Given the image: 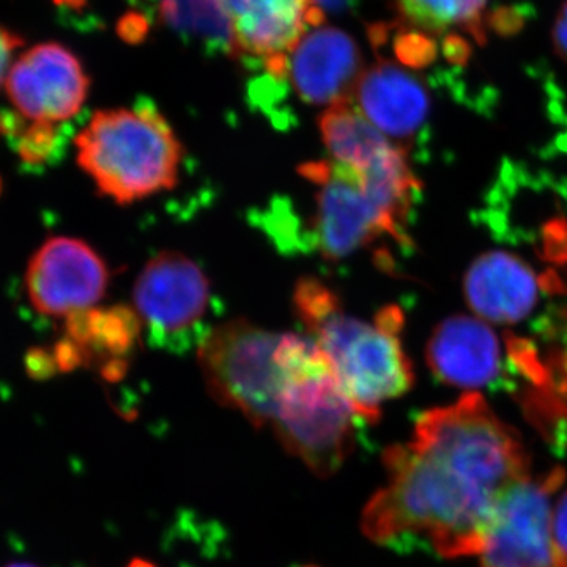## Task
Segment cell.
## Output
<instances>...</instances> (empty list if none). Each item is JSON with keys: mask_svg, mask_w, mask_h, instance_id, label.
<instances>
[{"mask_svg": "<svg viewBox=\"0 0 567 567\" xmlns=\"http://www.w3.org/2000/svg\"><path fill=\"white\" fill-rule=\"evenodd\" d=\"M383 465L388 484L364 507V535L379 544L417 536L447 558L480 555L499 503L532 476L517 432L477 393L423 413Z\"/></svg>", "mask_w": 567, "mask_h": 567, "instance_id": "obj_1", "label": "cell"}, {"mask_svg": "<svg viewBox=\"0 0 567 567\" xmlns=\"http://www.w3.org/2000/svg\"><path fill=\"white\" fill-rule=\"evenodd\" d=\"M293 306L358 415L364 423H377L380 405L404 394L413 383L412 364L399 336L402 312L390 306L374 323L363 322L346 315L338 295L315 278L298 281Z\"/></svg>", "mask_w": 567, "mask_h": 567, "instance_id": "obj_2", "label": "cell"}, {"mask_svg": "<svg viewBox=\"0 0 567 567\" xmlns=\"http://www.w3.org/2000/svg\"><path fill=\"white\" fill-rule=\"evenodd\" d=\"M74 144L81 169L114 203H137L177 185L183 147L152 103L96 112Z\"/></svg>", "mask_w": 567, "mask_h": 567, "instance_id": "obj_3", "label": "cell"}, {"mask_svg": "<svg viewBox=\"0 0 567 567\" xmlns=\"http://www.w3.org/2000/svg\"><path fill=\"white\" fill-rule=\"evenodd\" d=\"M282 358L289 382L274 423L276 434L316 475H333L352 453L354 423L363 420L311 336L286 334Z\"/></svg>", "mask_w": 567, "mask_h": 567, "instance_id": "obj_4", "label": "cell"}, {"mask_svg": "<svg viewBox=\"0 0 567 567\" xmlns=\"http://www.w3.org/2000/svg\"><path fill=\"white\" fill-rule=\"evenodd\" d=\"M284 334L235 319L208 331L199 344L205 385L219 404L244 413L256 427L274 424L289 374Z\"/></svg>", "mask_w": 567, "mask_h": 567, "instance_id": "obj_5", "label": "cell"}, {"mask_svg": "<svg viewBox=\"0 0 567 567\" xmlns=\"http://www.w3.org/2000/svg\"><path fill=\"white\" fill-rule=\"evenodd\" d=\"M563 481L565 472L554 468L507 492L481 548V567H567L555 537L551 503Z\"/></svg>", "mask_w": 567, "mask_h": 567, "instance_id": "obj_6", "label": "cell"}, {"mask_svg": "<svg viewBox=\"0 0 567 567\" xmlns=\"http://www.w3.org/2000/svg\"><path fill=\"white\" fill-rule=\"evenodd\" d=\"M300 174L317 188L311 229L324 259H346L383 235L404 240V230L388 218L350 167L327 159L303 164Z\"/></svg>", "mask_w": 567, "mask_h": 567, "instance_id": "obj_7", "label": "cell"}, {"mask_svg": "<svg viewBox=\"0 0 567 567\" xmlns=\"http://www.w3.org/2000/svg\"><path fill=\"white\" fill-rule=\"evenodd\" d=\"M210 281L185 254L164 251L148 260L134 284V311L153 346H186L210 308Z\"/></svg>", "mask_w": 567, "mask_h": 567, "instance_id": "obj_8", "label": "cell"}, {"mask_svg": "<svg viewBox=\"0 0 567 567\" xmlns=\"http://www.w3.org/2000/svg\"><path fill=\"white\" fill-rule=\"evenodd\" d=\"M110 270L85 241L52 237L29 260L25 289L43 316L70 317L95 308L106 295Z\"/></svg>", "mask_w": 567, "mask_h": 567, "instance_id": "obj_9", "label": "cell"}, {"mask_svg": "<svg viewBox=\"0 0 567 567\" xmlns=\"http://www.w3.org/2000/svg\"><path fill=\"white\" fill-rule=\"evenodd\" d=\"M7 93L22 117L59 123L74 117L87 100V74L80 59L65 47L44 43L11 65Z\"/></svg>", "mask_w": 567, "mask_h": 567, "instance_id": "obj_10", "label": "cell"}, {"mask_svg": "<svg viewBox=\"0 0 567 567\" xmlns=\"http://www.w3.org/2000/svg\"><path fill=\"white\" fill-rule=\"evenodd\" d=\"M360 48L336 28H317L287 55V76L303 102L334 106L350 102L360 81Z\"/></svg>", "mask_w": 567, "mask_h": 567, "instance_id": "obj_11", "label": "cell"}, {"mask_svg": "<svg viewBox=\"0 0 567 567\" xmlns=\"http://www.w3.org/2000/svg\"><path fill=\"white\" fill-rule=\"evenodd\" d=\"M352 102L380 133L404 151L424 128L431 100L423 82L393 62L363 71Z\"/></svg>", "mask_w": 567, "mask_h": 567, "instance_id": "obj_12", "label": "cell"}, {"mask_svg": "<svg viewBox=\"0 0 567 567\" xmlns=\"http://www.w3.org/2000/svg\"><path fill=\"white\" fill-rule=\"evenodd\" d=\"M230 41L241 54L268 59L287 55L300 43L308 25H319L323 14L311 0H218Z\"/></svg>", "mask_w": 567, "mask_h": 567, "instance_id": "obj_13", "label": "cell"}, {"mask_svg": "<svg viewBox=\"0 0 567 567\" xmlns=\"http://www.w3.org/2000/svg\"><path fill=\"white\" fill-rule=\"evenodd\" d=\"M427 363L442 382L475 393L498 380L502 349L484 320L450 317L431 336Z\"/></svg>", "mask_w": 567, "mask_h": 567, "instance_id": "obj_14", "label": "cell"}, {"mask_svg": "<svg viewBox=\"0 0 567 567\" xmlns=\"http://www.w3.org/2000/svg\"><path fill=\"white\" fill-rule=\"evenodd\" d=\"M539 292L535 271L509 252L483 254L466 271V301L486 322H520L535 309Z\"/></svg>", "mask_w": 567, "mask_h": 567, "instance_id": "obj_15", "label": "cell"}, {"mask_svg": "<svg viewBox=\"0 0 567 567\" xmlns=\"http://www.w3.org/2000/svg\"><path fill=\"white\" fill-rule=\"evenodd\" d=\"M319 128L331 162L350 167L354 173L371 169L401 148L380 133L352 100L328 107L319 118Z\"/></svg>", "mask_w": 567, "mask_h": 567, "instance_id": "obj_16", "label": "cell"}, {"mask_svg": "<svg viewBox=\"0 0 567 567\" xmlns=\"http://www.w3.org/2000/svg\"><path fill=\"white\" fill-rule=\"evenodd\" d=\"M66 338L81 347L87 365L126 361L142 331L136 311L125 306L92 308L65 319ZM100 368V369H102Z\"/></svg>", "mask_w": 567, "mask_h": 567, "instance_id": "obj_17", "label": "cell"}, {"mask_svg": "<svg viewBox=\"0 0 567 567\" xmlns=\"http://www.w3.org/2000/svg\"><path fill=\"white\" fill-rule=\"evenodd\" d=\"M488 0H398L406 24L417 31L442 35L457 29L484 39L481 17Z\"/></svg>", "mask_w": 567, "mask_h": 567, "instance_id": "obj_18", "label": "cell"}, {"mask_svg": "<svg viewBox=\"0 0 567 567\" xmlns=\"http://www.w3.org/2000/svg\"><path fill=\"white\" fill-rule=\"evenodd\" d=\"M61 134L54 123L32 122L18 134V153L22 162L39 166L50 162L51 156L58 152Z\"/></svg>", "mask_w": 567, "mask_h": 567, "instance_id": "obj_19", "label": "cell"}, {"mask_svg": "<svg viewBox=\"0 0 567 567\" xmlns=\"http://www.w3.org/2000/svg\"><path fill=\"white\" fill-rule=\"evenodd\" d=\"M25 371L32 379H51L59 371L52 350L32 349L25 354Z\"/></svg>", "mask_w": 567, "mask_h": 567, "instance_id": "obj_20", "label": "cell"}, {"mask_svg": "<svg viewBox=\"0 0 567 567\" xmlns=\"http://www.w3.org/2000/svg\"><path fill=\"white\" fill-rule=\"evenodd\" d=\"M52 354H54L59 371L62 372L74 371L80 365H87V360H85V354L82 352L81 347L74 344L69 338L59 341L54 349H52Z\"/></svg>", "mask_w": 567, "mask_h": 567, "instance_id": "obj_21", "label": "cell"}, {"mask_svg": "<svg viewBox=\"0 0 567 567\" xmlns=\"http://www.w3.org/2000/svg\"><path fill=\"white\" fill-rule=\"evenodd\" d=\"M20 47H22L21 37L0 28V85L9 76L11 59H13L14 51Z\"/></svg>", "mask_w": 567, "mask_h": 567, "instance_id": "obj_22", "label": "cell"}, {"mask_svg": "<svg viewBox=\"0 0 567 567\" xmlns=\"http://www.w3.org/2000/svg\"><path fill=\"white\" fill-rule=\"evenodd\" d=\"M554 529L559 547L567 557V491L559 496L557 505L554 506Z\"/></svg>", "mask_w": 567, "mask_h": 567, "instance_id": "obj_23", "label": "cell"}, {"mask_svg": "<svg viewBox=\"0 0 567 567\" xmlns=\"http://www.w3.org/2000/svg\"><path fill=\"white\" fill-rule=\"evenodd\" d=\"M555 51L563 61L567 62V2L559 10L554 28Z\"/></svg>", "mask_w": 567, "mask_h": 567, "instance_id": "obj_24", "label": "cell"}, {"mask_svg": "<svg viewBox=\"0 0 567 567\" xmlns=\"http://www.w3.org/2000/svg\"><path fill=\"white\" fill-rule=\"evenodd\" d=\"M320 3H323L327 9L331 10H341L344 7L349 6L352 0H319Z\"/></svg>", "mask_w": 567, "mask_h": 567, "instance_id": "obj_25", "label": "cell"}, {"mask_svg": "<svg viewBox=\"0 0 567 567\" xmlns=\"http://www.w3.org/2000/svg\"><path fill=\"white\" fill-rule=\"evenodd\" d=\"M128 567H156V565L147 561V559L134 558L133 561L130 563Z\"/></svg>", "mask_w": 567, "mask_h": 567, "instance_id": "obj_26", "label": "cell"}, {"mask_svg": "<svg viewBox=\"0 0 567 567\" xmlns=\"http://www.w3.org/2000/svg\"><path fill=\"white\" fill-rule=\"evenodd\" d=\"M7 567H35V566L25 565V563H17V565H11V566H7Z\"/></svg>", "mask_w": 567, "mask_h": 567, "instance_id": "obj_27", "label": "cell"}, {"mask_svg": "<svg viewBox=\"0 0 567 567\" xmlns=\"http://www.w3.org/2000/svg\"><path fill=\"white\" fill-rule=\"evenodd\" d=\"M305 567H317V566H305Z\"/></svg>", "mask_w": 567, "mask_h": 567, "instance_id": "obj_28", "label": "cell"}]
</instances>
